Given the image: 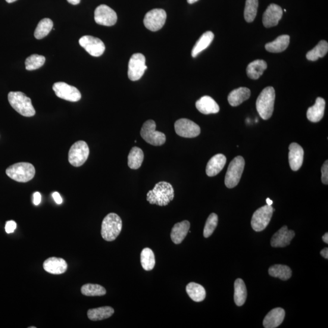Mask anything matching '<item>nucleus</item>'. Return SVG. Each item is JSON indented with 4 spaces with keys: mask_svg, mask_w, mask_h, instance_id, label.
Listing matches in <instances>:
<instances>
[{
    "mask_svg": "<svg viewBox=\"0 0 328 328\" xmlns=\"http://www.w3.org/2000/svg\"><path fill=\"white\" fill-rule=\"evenodd\" d=\"M325 105V101L323 98H317L315 104L308 109L306 115H307L308 120L312 123H318L322 120Z\"/></svg>",
    "mask_w": 328,
    "mask_h": 328,
    "instance_id": "nucleus-23",
    "label": "nucleus"
},
{
    "mask_svg": "<svg viewBox=\"0 0 328 328\" xmlns=\"http://www.w3.org/2000/svg\"><path fill=\"white\" fill-rule=\"evenodd\" d=\"M90 155V149L87 143L80 140L72 145L68 154V161L74 167L82 166L86 161Z\"/></svg>",
    "mask_w": 328,
    "mask_h": 328,
    "instance_id": "nucleus-8",
    "label": "nucleus"
},
{
    "mask_svg": "<svg viewBox=\"0 0 328 328\" xmlns=\"http://www.w3.org/2000/svg\"><path fill=\"white\" fill-rule=\"evenodd\" d=\"M166 19L167 14L164 9H155L146 14L143 24L148 29L156 32L164 26Z\"/></svg>",
    "mask_w": 328,
    "mask_h": 328,
    "instance_id": "nucleus-10",
    "label": "nucleus"
},
{
    "mask_svg": "<svg viewBox=\"0 0 328 328\" xmlns=\"http://www.w3.org/2000/svg\"><path fill=\"white\" fill-rule=\"evenodd\" d=\"M285 311L283 308H277L271 310L265 317L263 326L265 328H276L283 323Z\"/></svg>",
    "mask_w": 328,
    "mask_h": 328,
    "instance_id": "nucleus-21",
    "label": "nucleus"
},
{
    "mask_svg": "<svg viewBox=\"0 0 328 328\" xmlns=\"http://www.w3.org/2000/svg\"><path fill=\"white\" fill-rule=\"evenodd\" d=\"M83 295L89 296H103L106 294L107 290L104 287L96 284H86L81 288Z\"/></svg>",
    "mask_w": 328,
    "mask_h": 328,
    "instance_id": "nucleus-37",
    "label": "nucleus"
},
{
    "mask_svg": "<svg viewBox=\"0 0 328 328\" xmlns=\"http://www.w3.org/2000/svg\"><path fill=\"white\" fill-rule=\"evenodd\" d=\"M295 235L294 231L289 230L284 226L272 237L271 245L273 248H284L290 245Z\"/></svg>",
    "mask_w": 328,
    "mask_h": 328,
    "instance_id": "nucleus-17",
    "label": "nucleus"
},
{
    "mask_svg": "<svg viewBox=\"0 0 328 328\" xmlns=\"http://www.w3.org/2000/svg\"><path fill=\"white\" fill-rule=\"evenodd\" d=\"M123 228V221L118 215L110 213L106 216L102 223L101 235L107 242H112L117 238Z\"/></svg>",
    "mask_w": 328,
    "mask_h": 328,
    "instance_id": "nucleus-4",
    "label": "nucleus"
},
{
    "mask_svg": "<svg viewBox=\"0 0 328 328\" xmlns=\"http://www.w3.org/2000/svg\"><path fill=\"white\" fill-rule=\"evenodd\" d=\"M227 159L223 154H217L212 157L208 162L206 167L207 176L213 177L220 173L226 165Z\"/></svg>",
    "mask_w": 328,
    "mask_h": 328,
    "instance_id": "nucleus-22",
    "label": "nucleus"
},
{
    "mask_svg": "<svg viewBox=\"0 0 328 328\" xmlns=\"http://www.w3.org/2000/svg\"><path fill=\"white\" fill-rule=\"evenodd\" d=\"M46 58L43 55L33 54L29 56L25 61L26 70L33 71L38 70L45 63Z\"/></svg>",
    "mask_w": 328,
    "mask_h": 328,
    "instance_id": "nucleus-39",
    "label": "nucleus"
},
{
    "mask_svg": "<svg viewBox=\"0 0 328 328\" xmlns=\"http://www.w3.org/2000/svg\"><path fill=\"white\" fill-rule=\"evenodd\" d=\"M6 173L9 177L17 182L27 183L35 176L36 169L33 164L19 162L9 167Z\"/></svg>",
    "mask_w": 328,
    "mask_h": 328,
    "instance_id": "nucleus-5",
    "label": "nucleus"
},
{
    "mask_svg": "<svg viewBox=\"0 0 328 328\" xmlns=\"http://www.w3.org/2000/svg\"><path fill=\"white\" fill-rule=\"evenodd\" d=\"M174 190L171 184L162 181L156 184L153 190L146 195V200L151 204L166 206L173 201Z\"/></svg>",
    "mask_w": 328,
    "mask_h": 328,
    "instance_id": "nucleus-1",
    "label": "nucleus"
},
{
    "mask_svg": "<svg viewBox=\"0 0 328 328\" xmlns=\"http://www.w3.org/2000/svg\"><path fill=\"white\" fill-rule=\"evenodd\" d=\"M17 1V0H6V2L8 3H14L15 2Z\"/></svg>",
    "mask_w": 328,
    "mask_h": 328,
    "instance_id": "nucleus-50",
    "label": "nucleus"
},
{
    "mask_svg": "<svg viewBox=\"0 0 328 328\" xmlns=\"http://www.w3.org/2000/svg\"><path fill=\"white\" fill-rule=\"evenodd\" d=\"M320 254L323 256V257L326 259H328V249L327 248H324L320 252Z\"/></svg>",
    "mask_w": 328,
    "mask_h": 328,
    "instance_id": "nucleus-45",
    "label": "nucleus"
},
{
    "mask_svg": "<svg viewBox=\"0 0 328 328\" xmlns=\"http://www.w3.org/2000/svg\"><path fill=\"white\" fill-rule=\"evenodd\" d=\"M43 266L47 273L60 275L67 271L68 264L63 258L50 257L43 262Z\"/></svg>",
    "mask_w": 328,
    "mask_h": 328,
    "instance_id": "nucleus-19",
    "label": "nucleus"
},
{
    "mask_svg": "<svg viewBox=\"0 0 328 328\" xmlns=\"http://www.w3.org/2000/svg\"><path fill=\"white\" fill-rule=\"evenodd\" d=\"M33 202L36 205H38L40 204L42 201V195L39 192H36L34 193L33 195Z\"/></svg>",
    "mask_w": 328,
    "mask_h": 328,
    "instance_id": "nucleus-43",
    "label": "nucleus"
},
{
    "mask_svg": "<svg viewBox=\"0 0 328 328\" xmlns=\"http://www.w3.org/2000/svg\"><path fill=\"white\" fill-rule=\"evenodd\" d=\"M79 45L93 57H100L104 54L105 46L101 39L91 36H83L79 40Z\"/></svg>",
    "mask_w": 328,
    "mask_h": 328,
    "instance_id": "nucleus-14",
    "label": "nucleus"
},
{
    "mask_svg": "<svg viewBox=\"0 0 328 328\" xmlns=\"http://www.w3.org/2000/svg\"><path fill=\"white\" fill-rule=\"evenodd\" d=\"M53 22L49 18H46L40 21L37 25L34 36L36 39L40 40L45 38L52 29Z\"/></svg>",
    "mask_w": 328,
    "mask_h": 328,
    "instance_id": "nucleus-36",
    "label": "nucleus"
},
{
    "mask_svg": "<svg viewBox=\"0 0 328 328\" xmlns=\"http://www.w3.org/2000/svg\"><path fill=\"white\" fill-rule=\"evenodd\" d=\"M283 16V10L280 6L271 4L262 15V23L265 27L277 26Z\"/></svg>",
    "mask_w": 328,
    "mask_h": 328,
    "instance_id": "nucleus-16",
    "label": "nucleus"
},
{
    "mask_svg": "<svg viewBox=\"0 0 328 328\" xmlns=\"http://www.w3.org/2000/svg\"><path fill=\"white\" fill-rule=\"evenodd\" d=\"M198 1H199V0H187V2H188L189 4H193V3H195Z\"/></svg>",
    "mask_w": 328,
    "mask_h": 328,
    "instance_id": "nucleus-49",
    "label": "nucleus"
},
{
    "mask_svg": "<svg viewBox=\"0 0 328 328\" xmlns=\"http://www.w3.org/2000/svg\"><path fill=\"white\" fill-rule=\"evenodd\" d=\"M186 292L190 298L195 302H202L205 299V290L201 284L194 282L189 283L186 287Z\"/></svg>",
    "mask_w": 328,
    "mask_h": 328,
    "instance_id": "nucleus-30",
    "label": "nucleus"
},
{
    "mask_svg": "<svg viewBox=\"0 0 328 328\" xmlns=\"http://www.w3.org/2000/svg\"><path fill=\"white\" fill-rule=\"evenodd\" d=\"M197 109L204 114H216L220 111V107L213 98L205 96L196 102Z\"/></svg>",
    "mask_w": 328,
    "mask_h": 328,
    "instance_id": "nucleus-20",
    "label": "nucleus"
},
{
    "mask_svg": "<svg viewBox=\"0 0 328 328\" xmlns=\"http://www.w3.org/2000/svg\"><path fill=\"white\" fill-rule=\"evenodd\" d=\"M16 228L17 223L14 221H9L6 224L5 230L8 233H13Z\"/></svg>",
    "mask_w": 328,
    "mask_h": 328,
    "instance_id": "nucleus-42",
    "label": "nucleus"
},
{
    "mask_svg": "<svg viewBox=\"0 0 328 328\" xmlns=\"http://www.w3.org/2000/svg\"><path fill=\"white\" fill-rule=\"evenodd\" d=\"M69 3L73 5H79L80 3L81 0H67Z\"/></svg>",
    "mask_w": 328,
    "mask_h": 328,
    "instance_id": "nucleus-46",
    "label": "nucleus"
},
{
    "mask_svg": "<svg viewBox=\"0 0 328 328\" xmlns=\"http://www.w3.org/2000/svg\"><path fill=\"white\" fill-rule=\"evenodd\" d=\"M8 101L11 107L23 116L33 117L36 114L31 99L24 93L10 92L8 95Z\"/></svg>",
    "mask_w": 328,
    "mask_h": 328,
    "instance_id": "nucleus-3",
    "label": "nucleus"
},
{
    "mask_svg": "<svg viewBox=\"0 0 328 328\" xmlns=\"http://www.w3.org/2000/svg\"><path fill=\"white\" fill-rule=\"evenodd\" d=\"M258 0H246L245 9V18L247 22L251 23L257 16Z\"/></svg>",
    "mask_w": 328,
    "mask_h": 328,
    "instance_id": "nucleus-38",
    "label": "nucleus"
},
{
    "mask_svg": "<svg viewBox=\"0 0 328 328\" xmlns=\"http://www.w3.org/2000/svg\"><path fill=\"white\" fill-rule=\"evenodd\" d=\"M146 69L145 56L140 53H136L130 59L128 76L131 81L138 80L143 76Z\"/></svg>",
    "mask_w": 328,
    "mask_h": 328,
    "instance_id": "nucleus-11",
    "label": "nucleus"
},
{
    "mask_svg": "<svg viewBox=\"0 0 328 328\" xmlns=\"http://www.w3.org/2000/svg\"><path fill=\"white\" fill-rule=\"evenodd\" d=\"M144 155L141 149L134 146L131 148L129 157H128V165L131 169L137 170L141 166Z\"/></svg>",
    "mask_w": 328,
    "mask_h": 328,
    "instance_id": "nucleus-31",
    "label": "nucleus"
},
{
    "mask_svg": "<svg viewBox=\"0 0 328 328\" xmlns=\"http://www.w3.org/2000/svg\"><path fill=\"white\" fill-rule=\"evenodd\" d=\"M323 241L324 243L328 244V233H326L322 237Z\"/></svg>",
    "mask_w": 328,
    "mask_h": 328,
    "instance_id": "nucleus-47",
    "label": "nucleus"
},
{
    "mask_svg": "<svg viewBox=\"0 0 328 328\" xmlns=\"http://www.w3.org/2000/svg\"><path fill=\"white\" fill-rule=\"evenodd\" d=\"M174 129L177 135L186 138H193L201 133L198 125L187 118L177 120L174 124Z\"/></svg>",
    "mask_w": 328,
    "mask_h": 328,
    "instance_id": "nucleus-12",
    "label": "nucleus"
},
{
    "mask_svg": "<svg viewBox=\"0 0 328 328\" xmlns=\"http://www.w3.org/2000/svg\"><path fill=\"white\" fill-rule=\"evenodd\" d=\"M52 197L54 198V201L57 204H61L63 200H62V197L58 192H54L52 193Z\"/></svg>",
    "mask_w": 328,
    "mask_h": 328,
    "instance_id": "nucleus-44",
    "label": "nucleus"
},
{
    "mask_svg": "<svg viewBox=\"0 0 328 328\" xmlns=\"http://www.w3.org/2000/svg\"><path fill=\"white\" fill-rule=\"evenodd\" d=\"M267 65L266 62L262 60H257L250 63L247 67V74L250 79L257 80L266 70Z\"/></svg>",
    "mask_w": 328,
    "mask_h": 328,
    "instance_id": "nucleus-27",
    "label": "nucleus"
},
{
    "mask_svg": "<svg viewBox=\"0 0 328 328\" xmlns=\"http://www.w3.org/2000/svg\"><path fill=\"white\" fill-rule=\"evenodd\" d=\"M245 161L242 156H236L231 161L225 176L227 188L232 189L238 185L245 168Z\"/></svg>",
    "mask_w": 328,
    "mask_h": 328,
    "instance_id": "nucleus-6",
    "label": "nucleus"
},
{
    "mask_svg": "<svg viewBox=\"0 0 328 328\" xmlns=\"http://www.w3.org/2000/svg\"><path fill=\"white\" fill-rule=\"evenodd\" d=\"M95 20L98 24L111 26L116 23L117 16L113 9L107 5H102L96 9Z\"/></svg>",
    "mask_w": 328,
    "mask_h": 328,
    "instance_id": "nucleus-15",
    "label": "nucleus"
},
{
    "mask_svg": "<svg viewBox=\"0 0 328 328\" xmlns=\"http://www.w3.org/2000/svg\"><path fill=\"white\" fill-rule=\"evenodd\" d=\"M58 98L70 102L79 101L82 98L81 93L77 87L68 85L65 82H57L52 86Z\"/></svg>",
    "mask_w": 328,
    "mask_h": 328,
    "instance_id": "nucleus-13",
    "label": "nucleus"
},
{
    "mask_svg": "<svg viewBox=\"0 0 328 328\" xmlns=\"http://www.w3.org/2000/svg\"><path fill=\"white\" fill-rule=\"evenodd\" d=\"M289 162L290 168L293 171H297L301 168L304 162V149L298 143H292L289 146Z\"/></svg>",
    "mask_w": 328,
    "mask_h": 328,
    "instance_id": "nucleus-18",
    "label": "nucleus"
},
{
    "mask_svg": "<svg viewBox=\"0 0 328 328\" xmlns=\"http://www.w3.org/2000/svg\"><path fill=\"white\" fill-rule=\"evenodd\" d=\"M154 121L148 120L143 124L140 135L145 141L154 146H161L166 141V137L163 133L156 131Z\"/></svg>",
    "mask_w": 328,
    "mask_h": 328,
    "instance_id": "nucleus-7",
    "label": "nucleus"
},
{
    "mask_svg": "<svg viewBox=\"0 0 328 328\" xmlns=\"http://www.w3.org/2000/svg\"><path fill=\"white\" fill-rule=\"evenodd\" d=\"M274 208L271 205H265L259 208L253 214L251 221L252 229L256 232H261L267 227L273 217Z\"/></svg>",
    "mask_w": 328,
    "mask_h": 328,
    "instance_id": "nucleus-9",
    "label": "nucleus"
},
{
    "mask_svg": "<svg viewBox=\"0 0 328 328\" xmlns=\"http://www.w3.org/2000/svg\"><path fill=\"white\" fill-rule=\"evenodd\" d=\"M234 301L238 306H242L245 304L247 299V289L245 282L242 279H236L234 284Z\"/></svg>",
    "mask_w": 328,
    "mask_h": 328,
    "instance_id": "nucleus-32",
    "label": "nucleus"
},
{
    "mask_svg": "<svg viewBox=\"0 0 328 328\" xmlns=\"http://www.w3.org/2000/svg\"><path fill=\"white\" fill-rule=\"evenodd\" d=\"M190 227V222L183 221L174 225L171 232V239L176 245H180L185 239Z\"/></svg>",
    "mask_w": 328,
    "mask_h": 328,
    "instance_id": "nucleus-24",
    "label": "nucleus"
},
{
    "mask_svg": "<svg viewBox=\"0 0 328 328\" xmlns=\"http://www.w3.org/2000/svg\"><path fill=\"white\" fill-rule=\"evenodd\" d=\"M214 39V34L211 31H207L203 34L199 39L193 46L192 56L193 58L196 57L200 53L207 48Z\"/></svg>",
    "mask_w": 328,
    "mask_h": 328,
    "instance_id": "nucleus-26",
    "label": "nucleus"
},
{
    "mask_svg": "<svg viewBox=\"0 0 328 328\" xmlns=\"http://www.w3.org/2000/svg\"><path fill=\"white\" fill-rule=\"evenodd\" d=\"M114 313V309L110 306H103L98 308L90 309L87 317L92 321H99L111 317Z\"/></svg>",
    "mask_w": 328,
    "mask_h": 328,
    "instance_id": "nucleus-28",
    "label": "nucleus"
},
{
    "mask_svg": "<svg viewBox=\"0 0 328 328\" xmlns=\"http://www.w3.org/2000/svg\"><path fill=\"white\" fill-rule=\"evenodd\" d=\"M251 92L248 87H240L231 92L228 96V102L232 107H237L251 97Z\"/></svg>",
    "mask_w": 328,
    "mask_h": 328,
    "instance_id": "nucleus-25",
    "label": "nucleus"
},
{
    "mask_svg": "<svg viewBox=\"0 0 328 328\" xmlns=\"http://www.w3.org/2000/svg\"><path fill=\"white\" fill-rule=\"evenodd\" d=\"M36 327H29V328H36Z\"/></svg>",
    "mask_w": 328,
    "mask_h": 328,
    "instance_id": "nucleus-51",
    "label": "nucleus"
},
{
    "mask_svg": "<svg viewBox=\"0 0 328 328\" xmlns=\"http://www.w3.org/2000/svg\"><path fill=\"white\" fill-rule=\"evenodd\" d=\"M269 274L271 276L286 281L292 276V271L287 265L276 264L269 269Z\"/></svg>",
    "mask_w": 328,
    "mask_h": 328,
    "instance_id": "nucleus-33",
    "label": "nucleus"
},
{
    "mask_svg": "<svg viewBox=\"0 0 328 328\" xmlns=\"http://www.w3.org/2000/svg\"><path fill=\"white\" fill-rule=\"evenodd\" d=\"M290 37L287 35H282L265 45V48L268 52L273 53L282 52L287 48L289 45Z\"/></svg>",
    "mask_w": 328,
    "mask_h": 328,
    "instance_id": "nucleus-29",
    "label": "nucleus"
},
{
    "mask_svg": "<svg viewBox=\"0 0 328 328\" xmlns=\"http://www.w3.org/2000/svg\"><path fill=\"white\" fill-rule=\"evenodd\" d=\"M218 217L216 214L212 213L210 215L206 221L204 229V236L205 238H208L214 233L215 229L218 226Z\"/></svg>",
    "mask_w": 328,
    "mask_h": 328,
    "instance_id": "nucleus-40",
    "label": "nucleus"
},
{
    "mask_svg": "<svg viewBox=\"0 0 328 328\" xmlns=\"http://www.w3.org/2000/svg\"><path fill=\"white\" fill-rule=\"evenodd\" d=\"M140 262L143 270L146 271L153 270L156 261L154 253L151 249L146 248L142 250L140 254Z\"/></svg>",
    "mask_w": 328,
    "mask_h": 328,
    "instance_id": "nucleus-35",
    "label": "nucleus"
},
{
    "mask_svg": "<svg viewBox=\"0 0 328 328\" xmlns=\"http://www.w3.org/2000/svg\"><path fill=\"white\" fill-rule=\"evenodd\" d=\"M267 205H272L273 204V201L270 198H267L266 199Z\"/></svg>",
    "mask_w": 328,
    "mask_h": 328,
    "instance_id": "nucleus-48",
    "label": "nucleus"
},
{
    "mask_svg": "<svg viewBox=\"0 0 328 328\" xmlns=\"http://www.w3.org/2000/svg\"><path fill=\"white\" fill-rule=\"evenodd\" d=\"M321 181L325 185L328 184V161L324 162L322 167H321Z\"/></svg>",
    "mask_w": 328,
    "mask_h": 328,
    "instance_id": "nucleus-41",
    "label": "nucleus"
},
{
    "mask_svg": "<svg viewBox=\"0 0 328 328\" xmlns=\"http://www.w3.org/2000/svg\"><path fill=\"white\" fill-rule=\"evenodd\" d=\"M276 92L273 87L268 86L262 91L256 103L259 115L263 120H267L273 115Z\"/></svg>",
    "mask_w": 328,
    "mask_h": 328,
    "instance_id": "nucleus-2",
    "label": "nucleus"
},
{
    "mask_svg": "<svg viewBox=\"0 0 328 328\" xmlns=\"http://www.w3.org/2000/svg\"><path fill=\"white\" fill-rule=\"evenodd\" d=\"M328 51V43L325 40H321L314 48L309 51L306 58L310 61H316L319 58L325 56Z\"/></svg>",
    "mask_w": 328,
    "mask_h": 328,
    "instance_id": "nucleus-34",
    "label": "nucleus"
}]
</instances>
